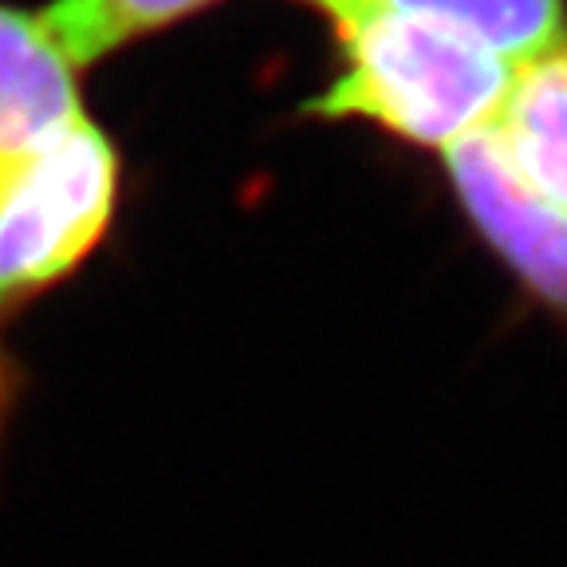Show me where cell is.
I'll use <instances>...</instances> for the list:
<instances>
[{"label": "cell", "mask_w": 567, "mask_h": 567, "mask_svg": "<svg viewBox=\"0 0 567 567\" xmlns=\"http://www.w3.org/2000/svg\"><path fill=\"white\" fill-rule=\"evenodd\" d=\"M115 205V151L87 123L0 169V300L60 280L103 237Z\"/></svg>", "instance_id": "cell-2"}, {"label": "cell", "mask_w": 567, "mask_h": 567, "mask_svg": "<svg viewBox=\"0 0 567 567\" xmlns=\"http://www.w3.org/2000/svg\"><path fill=\"white\" fill-rule=\"evenodd\" d=\"M339 28L374 17L437 20L473 35L505 60L524 63L564 32V0H311Z\"/></svg>", "instance_id": "cell-6"}, {"label": "cell", "mask_w": 567, "mask_h": 567, "mask_svg": "<svg viewBox=\"0 0 567 567\" xmlns=\"http://www.w3.org/2000/svg\"><path fill=\"white\" fill-rule=\"evenodd\" d=\"M213 0H55L40 12V28L63 60L95 63L138 35L166 28Z\"/></svg>", "instance_id": "cell-7"}, {"label": "cell", "mask_w": 567, "mask_h": 567, "mask_svg": "<svg viewBox=\"0 0 567 567\" xmlns=\"http://www.w3.org/2000/svg\"><path fill=\"white\" fill-rule=\"evenodd\" d=\"M339 32L347 68L311 111L323 118H371L437 151L496 126L520 68L437 20L374 17Z\"/></svg>", "instance_id": "cell-1"}, {"label": "cell", "mask_w": 567, "mask_h": 567, "mask_svg": "<svg viewBox=\"0 0 567 567\" xmlns=\"http://www.w3.org/2000/svg\"><path fill=\"white\" fill-rule=\"evenodd\" d=\"M493 131L532 186L567 209V28L516 68Z\"/></svg>", "instance_id": "cell-5"}, {"label": "cell", "mask_w": 567, "mask_h": 567, "mask_svg": "<svg viewBox=\"0 0 567 567\" xmlns=\"http://www.w3.org/2000/svg\"><path fill=\"white\" fill-rule=\"evenodd\" d=\"M83 118L71 63L40 20L0 9V169Z\"/></svg>", "instance_id": "cell-4"}, {"label": "cell", "mask_w": 567, "mask_h": 567, "mask_svg": "<svg viewBox=\"0 0 567 567\" xmlns=\"http://www.w3.org/2000/svg\"><path fill=\"white\" fill-rule=\"evenodd\" d=\"M0 406H4V379H0Z\"/></svg>", "instance_id": "cell-8"}, {"label": "cell", "mask_w": 567, "mask_h": 567, "mask_svg": "<svg viewBox=\"0 0 567 567\" xmlns=\"http://www.w3.org/2000/svg\"><path fill=\"white\" fill-rule=\"evenodd\" d=\"M445 162L477 229L501 248L532 292L567 316V209L548 202L516 169L493 126L450 146Z\"/></svg>", "instance_id": "cell-3"}]
</instances>
